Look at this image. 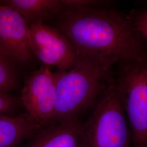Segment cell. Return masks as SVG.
Returning <instances> with one entry per match:
<instances>
[{
	"instance_id": "6da1fadb",
	"label": "cell",
	"mask_w": 147,
	"mask_h": 147,
	"mask_svg": "<svg viewBox=\"0 0 147 147\" xmlns=\"http://www.w3.org/2000/svg\"><path fill=\"white\" fill-rule=\"evenodd\" d=\"M60 16L59 31L77 56L110 67L117 62L145 61L142 36L128 16L98 8H67Z\"/></svg>"
},
{
	"instance_id": "7a4b0ae2",
	"label": "cell",
	"mask_w": 147,
	"mask_h": 147,
	"mask_svg": "<svg viewBox=\"0 0 147 147\" xmlns=\"http://www.w3.org/2000/svg\"><path fill=\"white\" fill-rule=\"evenodd\" d=\"M111 67L76 55L71 68L61 70L53 124L78 118L80 114L93 105L106 87L104 81Z\"/></svg>"
},
{
	"instance_id": "3957f363",
	"label": "cell",
	"mask_w": 147,
	"mask_h": 147,
	"mask_svg": "<svg viewBox=\"0 0 147 147\" xmlns=\"http://www.w3.org/2000/svg\"><path fill=\"white\" fill-rule=\"evenodd\" d=\"M131 137L119 92L111 82L84 124V147H130Z\"/></svg>"
},
{
	"instance_id": "277c9868",
	"label": "cell",
	"mask_w": 147,
	"mask_h": 147,
	"mask_svg": "<svg viewBox=\"0 0 147 147\" xmlns=\"http://www.w3.org/2000/svg\"><path fill=\"white\" fill-rule=\"evenodd\" d=\"M116 85L135 147H147V63L128 62Z\"/></svg>"
},
{
	"instance_id": "5b68a950",
	"label": "cell",
	"mask_w": 147,
	"mask_h": 147,
	"mask_svg": "<svg viewBox=\"0 0 147 147\" xmlns=\"http://www.w3.org/2000/svg\"><path fill=\"white\" fill-rule=\"evenodd\" d=\"M60 74L61 70L53 73L49 66L42 64L27 78L22 89L21 103L42 127L53 124Z\"/></svg>"
},
{
	"instance_id": "8992f818",
	"label": "cell",
	"mask_w": 147,
	"mask_h": 147,
	"mask_svg": "<svg viewBox=\"0 0 147 147\" xmlns=\"http://www.w3.org/2000/svg\"><path fill=\"white\" fill-rule=\"evenodd\" d=\"M29 47L43 64L67 71L73 66L76 53L67 38L44 22L30 26Z\"/></svg>"
},
{
	"instance_id": "52a82bcc",
	"label": "cell",
	"mask_w": 147,
	"mask_h": 147,
	"mask_svg": "<svg viewBox=\"0 0 147 147\" xmlns=\"http://www.w3.org/2000/svg\"><path fill=\"white\" fill-rule=\"evenodd\" d=\"M30 26L16 11L0 2V55L27 63L31 58Z\"/></svg>"
},
{
	"instance_id": "ba28073f",
	"label": "cell",
	"mask_w": 147,
	"mask_h": 147,
	"mask_svg": "<svg viewBox=\"0 0 147 147\" xmlns=\"http://www.w3.org/2000/svg\"><path fill=\"white\" fill-rule=\"evenodd\" d=\"M27 147H84V124L79 118L49 125Z\"/></svg>"
},
{
	"instance_id": "9c48e42d",
	"label": "cell",
	"mask_w": 147,
	"mask_h": 147,
	"mask_svg": "<svg viewBox=\"0 0 147 147\" xmlns=\"http://www.w3.org/2000/svg\"><path fill=\"white\" fill-rule=\"evenodd\" d=\"M42 128L27 112L14 117L0 115V147H18Z\"/></svg>"
},
{
	"instance_id": "30bf717a",
	"label": "cell",
	"mask_w": 147,
	"mask_h": 147,
	"mask_svg": "<svg viewBox=\"0 0 147 147\" xmlns=\"http://www.w3.org/2000/svg\"><path fill=\"white\" fill-rule=\"evenodd\" d=\"M3 4L19 13L29 26L61 15L64 8L59 0H7Z\"/></svg>"
},
{
	"instance_id": "8fae6325",
	"label": "cell",
	"mask_w": 147,
	"mask_h": 147,
	"mask_svg": "<svg viewBox=\"0 0 147 147\" xmlns=\"http://www.w3.org/2000/svg\"><path fill=\"white\" fill-rule=\"evenodd\" d=\"M7 58L0 55V91L8 92L16 84L15 73Z\"/></svg>"
},
{
	"instance_id": "7c38bea8",
	"label": "cell",
	"mask_w": 147,
	"mask_h": 147,
	"mask_svg": "<svg viewBox=\"0 0 147 147\" xmlns=\"http://www.w3.org/2000/svg\"><path fill=\"white\" fill-rule=\"evenodd\" d=\"M128 18L142 37L147 39V10L134 11Z\"/></svg>"
},
{
	"instance_id": "4fadbf2b",
	"label": "cell",
	"mask_w": 147,
	"mask_h": 147,
	"mask_svg": "<svg viewBox=\"0 0 147 147\" xmlns=\"http://www.w3.org/2000/svg\"><path fill=\"white\" fill-rule=\"evenodd\" d=\"M63 7L68 9H82L98 8L104 3V1L95 0H59Z\"/></svg>"
},
{
	"instance_id": "5bb4252c",
	"label": "cell",
	"mask_w": 147,
	"mask_h": 147,
	"mask_svg": "<svg viewBox=\"0 0 147 147\" xmlns=\"http://www.w3.org/2000/svg\"><path fill=\"white\" fill-rule=\"evenodd\" d=\"M14 98L7 92L0 91V115H5V113L12 110L16 105Z\"/></svg>"
}]
</instances>
